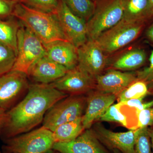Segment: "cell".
I'll list each match as a JSON object with an SVG mask.
<instances>
[{
  "label": "cell",
  "instance_id": "obj_1",
  "mask_svg": "<svg viewBox=\"0 0 153 153\" xmlns=\"http://www.w3.org/2000/svg\"><path fill=\"white\" fill-rule=\"evenodd\" d=\"M67 96L51 84L30 85L24 98L6 111L1 126L4 140L30 131L43 122L50 108Z\"/></svg>",
  "mask_w": 153,
  "mask_h": 153
},
{
  "label": "cell",
  "instance_id": "obj_2",
  "mask_svg": "<svg viewBox=\"0 0 153 153\" xmlns=\"http://www.w3.org/2000/svg\"><path fill=\"white\" fill-rule=\"evenodd\" d=\"M13 16L20 20L44 45L60 40L68 41L54 13H44L19 2L15 5Z\"/></svg>",
  "mask_w": 153,
  "mask_h": 153
},
{
  "label": "cell",
  "instance_id": "obj_3",
  "mask_svg": "<svg viewBox=\"0 0 153 153\" xmlns=\"http://www.w3.org/2000/svg\"><path fill=\"white\" fill-rule=\"evenodd\" d=\"M3 153H45L55 143L53 132L42 126L4 140Z\"/></svg>",
  "mask_w": 153,
  "mask_h": 153
},
{
  "label": "cell",
  "instance_id": "obj_4",
  "mask_svg": "<svg viewBox=\"0 0 153 153\" xmlns=\"http://www.w3.org/2000/svg\"><path fill=\"white\" fill-rule=\"evenodd\" d=\"M16 60L12 71L27 74L33 64L46 55V49L42 42L28 28L22 25L17 35Z\"/></svg>",
  "mask_w": 153,
  "mask_h": 153
},
{
  "label": "cell",
  "instance_id": "obj_5",
  "mask_svg": "<svg viewBox=\"0 0 153 153\" xmlns=\"http://www.w3.org/2000/svg\"><path fill=\"white\" fill-rule=\"evenodd\" d=\"M126 0H105L86 23L88 39L96 40L123 18Z\"/></svg>",
  "mask_w": 153,
  "mask_h": 153
},
{
  "label": "cell",
  "instance_id": "obj_6",
  "mask_svg": "<svg viewBox=\"0 0 153 153\" xmlns=\"http://www.w3.org/2000/svg\"><path fill=\"white\" fill-rule=\"evenodd\" d=\"M144 22L121 20L105 31L96 40L104 53H111L135 40L142 30Z\"/></svg>",
  "mask_w": 153,
  "mask_h": 153
},
{
  "label": "cell",
  "instance_id": "obj_7",
  "mask_svg": "<svg viewBox=\"0 0 153 153\" xmlns=\"http://www.w3.org/2000/svg\"><path fill=\"white\" fill-rule=\"evenodd\" d=\"M66 98L55 103L47 111L42 126L53 132L59 126L82 116L84 99L79 97Z\"/></svg>",
  "mask_w": 153,
  "mask_h": 153
},
{
  "label": "cell",
  "instance_id": "obj_8",
  "mask_svg": "<svg viewBox=\"0 0 153 153\" xmlns=\"http://www.w3.org/2000/svg\"><path fill=\"white\" fill-rule=\"evenodd\" d=\"M53 13L66 39L76 48L88 41L86 22L73 13L63 0H58L57 8Z\"/></svg>",
  "mask_w": 153,
  "mask_h": 153
},
{
  "label": "cell",
  "instance_id": "obj_9",
  "mask_svg": "<svg viewBox=\"0 0 153 153\" xmlns=\"http://www.w3.org/2000/svg\"><path fill=\"white\" fill-rule=\"evenodd\" d=\"M27 75L11 71L0 76V108L5 110L12 105L25 91L28 89Z\"/></svg>",
  "mask_w": 153,
  "mask_h": 153
},
{
  "label": "cell",
  "instance_id": "obj_10",
  "mask_svg": "<svg viewBox=\"0 0 153 153\" xmlns=\"http://www.w3.org/2000/svg\"><path fill=\"white\" fill-rule=\"evenodd\" d=\"M78 66L92 78L100 75L106 66L104 52L96 40L88 39L77 48Z\"/></svg>",
  "mask_w": 153,
  "mask_h": 153
},
{
  "label": "cell",
  "instance_id": "obj_11",
  "mask_svg": "<svg viewBox=\"0 0 153 153\" xmlns=\"http://www.w3.org/2000/svg\"><path fill=\"white\" fill-rule=\"evenodd\" d=\"M52 149L60 153H110L89 129L71 141L55 143Z\"/></svg>",
  "mask_w": 153,
  "mask_h": 153
},
{
  "label": "cell",
  "instance_id": "obj_12",
  "mask_svg": "<svg viewBox=\"0 0 153 153\" xmlns=\"http://www.w3.org/2000/svg\"><path fill=\"white\" fill-rule=\"evenodd\" d=\"M94 134L101 143L122 153H135L134 146L137 128L125 132H115L100 124L96 126Z\"/></svg>",
  "mask_w": 153,
  "mask_h": 153
},
{
  "label": "cell",
  "instance_id": "obj_13",
  "mask_svg": "<svg viewBox=\"0 0 153 153\" xmlns=\"http://www.w3.org/2000/svg\"><path fill=\"white\" fill-rule=\"evenodd\" d=\"M93 78L77 65L68 70L60 79L51 83L57 90L66 93H79L89 90L93 85Z\"/></svg>",
  "mask_w": 153,
  "mask_h": 153
},
{
  "label": "cell",
  "instance_id": "obj_14",
  "mask_svg": "<svg viewBox=\"0 0 153 153\" xmlns=\"http://www.w3.org/2000/svg\"><path fill=\"white\" fill-rule=\"evenodd\" d=\"M68 69L45 56L41 57L30 68L28 76L41 84H51L66 74Z\"/></svg>",
  "mask_w": 153,
  "mask_h": 153
},
{
  "label": "cell",
  "instance_id": "obj_15",
  "mask_svg": "<svg viewBox=\"0 0 153 153\" xmlns=\"http://www.w3.org/2000/svg\"><path fill=\"white\" fill-rule=\"evenodd\" d=\"M48 58L68 70L78 64L77 48L68 41H57L44 45Z\"/></svg>",
  "mask_w": 153,
  "mask_h": 153
},
{
  "label": "cell",
  "instance_id": "obj_16",
  "mask_svg": "<svg viewBox=\"0 0 153 153\" xmlns=\"http://www.w3.org/2000/svg\"><path fill=\"white\" fill-rule=\"evenodd\" d=\"M97 87L104 93L115 94L120 93L137 80V75L132 72L119 70H109L96 77Z\"/></svg>",
  "mask_w": 153,
  "mask_h": 153
},
{
  "label": "cell",
  "instance_id": "obj_17",
  "mask_svg": "<svg viewBox=\"0 0 153 153\" xmlns=\"http://www.w3.org/2000/svg\"><path fill=\"white\" fill-rule=\"evenodd\" d=\"M115 100V94L101 91L91 96L88 100L85 114L82 116L84 129H89L95 120H99Z\"/></svg>",
  "mask_w": 153,
  "mask_h": 153
},
{
  "label": "cell",
  "instance_id": "obj_18",
  "mask_svg": "<svg viewBox=\"0 0 153 153\" xmlns=\"http://www.w3.org/2000/svg\"><path fill=\"white\" fill-rule=\"evenodd\" d=\"M146 55L143 50L135 49L129 50L115 60L113 67L116 70L131 71L140 68L145 63Z\"/></svg>",
  "mask_w": 153,
  "mask_h": 153
},
{
  "label": "cell",
  "instance_id": "obj_19",
  "mask_svg": "<svg viewBox=\"0 0 153 153\" xmlns=\"http://www.w3.org/2000/svg\"><path fill=\"white\" fill-rule=\"evenodd\" d=\"M150 18L149 0H126L123 19L144 22Z\"/></svg>",
  "mask_w": 153,
  "mask_h": 153
},
{
  "label": "cell",
  "instance_id": "obj_20",
  "mask_svg": "<svg viewBox=\"0 0 153 153\" xmlns=\"http://www.w3.org/2000/svg\"><path fill=\"white\" fill-rule=\"evenodd\" d=\"M84 130L82 116L57 127L53 131V136L55 143L67 142L76 139Z\"/></svg>",
  "mask_w": 153,
  "mask_h": 153
},
{
  "label": "cell",
  "instance_id": "obj_21",
  "mask_svg": "<svg viewBox=\"0 0 153 153\" xmlns=\"http://www.w3.org/2000/svg\"><path fill=\"white\" fill-rule=\"evenodd\" d=\"M20 26L13 20L0 19V43L13 49L18 53L17 35Z\"/></svg>",
  "mask_w": 153,
  "mask_h": 153
},
{
  "label": "cell",
  "instance_id": "obj_22",
  "mask_svg": "<svg viewBox=\"0 0 153 153\" xmlns=\"http://www.w3.org/2000/svg\"><path fill=\"white\" fill-rule=\"evenodd\" d=\"M74 15L87 22L92 16L96 8L91 0H63Z\"/></svg>",
  "mask_w": 153,
  "mask_h": 153
},
{
  "label": "cell",
  "instance_id": "obj_23",
  "mask_svg": "<svg viewBox=\"0 0 153 153\" xmlns=\"http://www.w3.org/2000/svg\"><path fill=\"white\" fill-rule=\"evenodd\" d=\"M147 85L144 81L137 79L120 93L119 102L144 97L148 92Z\"/></svg>",
  "mask_w": 153,
  "mask_h": 153
},
{
  "label": "cell",
  "instance_id": "obj_24",
  "mask_svg": "<svg viewBox=\"0 0 153 153\" xmlns=\"http://www.w3.org/2000/svg\"><path fill=\"white\" fill-rule=\"evenodd\" d=\"M17 53L11 47L0 43V76L12 71Z\"/></svg>",
  "mask_w": 153,
  "mask_h": 153
},
{
  "label": "cell",
  "instance_id": "obj_25",
  "mask_svg": "<svg viewBox=\"0 0 153 153\" xmlns=\"http://www.w3.org/2000/svg\"><path fill=\"white\" fill-rule=\"evenodd\" d=\"M134 149L135 153H152V145L148 127L137 128Z\"/></svg>",
  "mask_w": 153,
  "mask_h": 153
},
{
  "label": "cell",
  "instance_id": "obj_26",
  "mask_svg": "<svg viewBox=\"0 0 153 153\" xmlns=\"http://www.w3.org/2000/svg\"><path fill=\"white\" fill-rule=\"evenodd\" d=\"M121 105L119 102L117 104H112L99 120L101 121L114 122L120 123L123 126H127V118L121 111Z\"/></svg>",
  "mask_w": 153,
  "mask_h": 153
},
{
  "label": "cell",
  "instance_id": "obj_27",
  "mask_svg": "<svg viewBox=\"0 0 153 153\" xmlns=\"http://www.w3.org/2000/svg\"><path fill=\"white\" fill-rule=\"evenodd\" d=\"M58 1V0H21L20 2L44 13H53L57 8Z\"/></svg>",
  "mask_w": 153,
  "mask_h": 153
},
{
  "label": "cell",
  "instance_id": "obj_28",
  "mask_svg": "<svg viewBox=\"0 0 153 153\" xmlns=\"http://www.w3.org/2000/svg\"><path fill=\"white\" fill-rule=\"evenodd\" d=\"M137 118V128L153 125V107L136 112Z\"/></svg>",
  "mask_w": 153,
  "mask_h": 153
},
{
  "label": "cell",
  "instance_id": "obj_29",
  "mask_svg": "<svg viewBox=\"0 0 153 153\" xmlns=\"http://www.w3.org/2000/svg\"><path fill=\"white\" fill-rule=\"evenodd\" d=\"M149 65L139 71L137 74V79L143 80L147 84H153V50L149 58Z\"/></svg>",
  "mask_w": 153,
  "mask_h": 153
},
{
  "label": "cell",
  "instance_id": "obj_30",
  "mask_svg": "<svg viewBox=\"0 0 153 153\" xmlns=\"http://www.w3.org/2000/svg\"><path fill=\"white\" fill-rule=\"evenodd\" d=\"M144 97L129 100L123 102H119L121 105H125L131 108H135L136 109V112L141 111L143 110L152 107L153 106V100L147 102H143Z\"/></svg>",
  "mask_w": 153,
  "mask_h": 153
},
{
  "label": "cell",
  "instance_id": "obj_31",
  "mask_svg": "<svg viewBox=\"0 0 153 153\" xmlns=\"http://www.w3.org/2000/svg\"><path fill=\"white\" fill-rule=\"evenodd\" d=\"M17 3L10 0H0V19L13 16Z\"/></svg>",
  "mask_w": 153,
  "mask_h": 153
},
{
  "label": "cell",
  "instance_id": "obj_32",
  "mask_svg": "<svg viewBox=\"0 0 153 153\" xmlns=\"http://www.w3.org/2000/svg\"><path fill=\"white\" fill-rule=\"evenodd\" d=\"M146 35L148 39L153 43V24L147 30Z\"/></svg>",
  "mask_w": 153,
  "mask_h": 153
},
{
  "label": "cell",
  "instance_id": "obj_33",
  "mask_svg": "<svg viewBox=\"0 0 153 153\" xmlns=\"http://www.w3.org/2000/svg\"><path fill=\"white\" fill-rule=\"evenodd\" d=\"M6 111L5 110L0 108V125H1V126L3 123Z\"/></svg>",
  "mask_w": 153,
  "mask_h": 153
},
{
  "label": "cell",
  "instance_id": "obj_34",
  "mask_svg": "<svg viewBox=\"0 0 153 153\" xmlns=\"http://www.w3.org/2000/svg\"><path fill=\"white\" fill-rule=\"evenodd\" d=\"M149 10L150 18L153 17V0H149Z\"/></svg>",
  "mask_w": 153,
  "mask_h": 153
},
{
  "label": "cell",
  "instance_id": "obj_35",
  "mask_svg": "<svg viewBox=\"0 0 153 153\" xmlns=\"http://www.w3.org/2000/svg\"><path fill=\"white\" fill-rule=\"evenodd\" d=\"M149 134L150 137L151 145H152V153H153V130L149 129Z\"/></svg>",
  "mask_w": 153,
  "mask_h": 153
},
{
  "label": "cell",
  "instance_id": "obj_36",
  "mask_svg": "<svg viewBox=\"0 0 153 153\" xmlns=\"http://www.w3.org/2000/svg\"><path fill=\"white\" fill-rule=\"evenodd\" d=\"M45 153H58V152H57V151L54 150L53 149H52L49 150V151H47V152H46Z\"/></svg>",
  "mask_w": 153,
  "mask_h": 153
},
{
  "label": "cell",
  "instance_id": "obj_37",
  "mask_svg": "<svg viewBox=\"0 0 153 153\" xmlns=\"http://www.w3.org/2000/svg\"><path fill=\"white\" fill-rule=\"evenodd\" d=\"M113 153H122L120 151H119L118 150L113 149Z\"/></svg>",
  "mask_w": 153,
  "mask_h": 153
},
{
  "label": "cell",
  "instance_id": "obj_38",
  "mask_svg": "<svg viewBox=\"0 0 153 153\" xmlns=\"http://www.w3.org/2000/svg\"><path fill=\"white\" fill-rule=\"evenodd\" d=\"M10 1H13L16 2H20L21 0H10Z\"/></svg>",
  "mask_w": 153,
  "mask_h": 153
},
{
  "label": "cell",
  "instance_id": "obj_39",
  "mask_svg": "<svg viewBox=\"0 0 153 153\" xmlns=\"http://www.w3.org/2000/svg\"><path fill=\"white\" fill-rule=\"evenodd\" d=\"M1 125H0V134H1Z\"/></svg>",
  "mask_w": 153,
  "mask_h": 153
},
{
  "label": "cell",
  "instance_id": "obj_40",
  "mask_svg": "<svg viewBox=\"0 0 153 153\" xmlns=\"http://www.w3.org/2000/svg\"><path fill=\"white\" fill-rule=\"evenodd\" d=\"M58 153H60L58 152Z\"/></svg>",
  "mask_w": 153,
  "mask_h": 153
},
{
  "label": "cell",
  "instance_id": "obj_41",
  "mask_svg": "<svg viewBox=\"0 0 153 153\" xmlns=\"http://www.w3.org/2000/svg\"><path fill=\"white\" fill-rule=\"evenodd\" d=\"M0 153H1V152H0Z\"/></svg>",
  "mask_w": 153,
  "mask_h": 153
}]
</instances>
